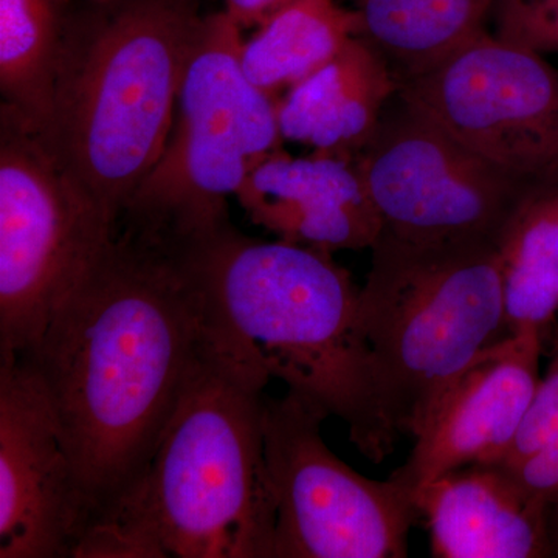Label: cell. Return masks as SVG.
<instances>
[{
    "instance_id": "4fadbf2b",
    "label": "cell",
    "mask_w": 558,
    "mask_h": 558,
    "mask_svg": "<svg viewBox=\"0 0 558 558\" xmlns=\"http://www.w3.org/2000/svg\"><path fill=\"white\" fill-rule=\"evenodd\" d=\"M236 199L278 240L329 253L371 248L381 233L355 157L279 149L253 168Z\"/></svg>"
},
{
    "instance_id": "9a60e30c",
    "label": "cell",
    "mask_w": 558,
    "mask_h": 558,
    "mask_svg": "<svg viewBox=\"0 0 558 558\" xmlns=\"http://www.w3.org/2000/svg\"><path fill=\"white\" fill-rule=\"evenodd\" d=\"M396 92L398 78L388 62L355 36L339 57L279 100L282 140L319 154L355 157L373 137Z\"/></svg>"
},
{
    "instance_id": "e0dca14e",
    "label": "cell",
    "mask_w": 558,
    "mask_h": 558,
    "mask_svg": "<svg viewBox=\"0 0 558 558\" xmlns=\"http://www.w3.org/2000/svg\"><path fill=\"white\" fill-rule=\"evenodd\" d=\"M357 32V14L337 0H299L244 40L242 70L279 100V92H289L339 57Z\"/></svg>"
},
{
    "instance_id": "3957f363",
    "label": "cell",
    "mask_w": 558,
    "mask_h": 558,
    "mask_svg": "<svg viewBox=\"0 0 558 558\" xmlns=\"http://www.w3.org/2000/svg\"><path fill=\"white\" fill-rule=\"evenodd\" d=\"M204 0H68L40 142L117 222L174 123Z\"/></svg>"
},
{
    "instance_id": "7c38bea8",
    "label": "cell",
    "mask_w": 558,
    "mask_h": 558,
    "mask_svg": "<svg viewBox=\"0 0 558 558\" xmlns=\"http://www.w3.org/2000/svg\"><path fill=\"white\" fill-rule=\"evenodd\" d=\"M545 341L542 333L521 332L487 348L439 400L391 476L416 490L450 470L499 464L537 391Z\"/></svg>"
},
{
    "instance_id": "ffe728a7",
    "label": "cell",
    "mask_w": 558,
    "mask_h": 558,
    "mask_svg": "<svg viewBox=\"0 0 558 558\" xmlns=\"http://www.w3.org/2000/svg\"><path fill=\"white\" fill-rule=\"evenodd\" d=\"M549 362L509 453L499 464L529 490L558 499V323L549 337Z\"/></svg>"
},
{
    "instance_id": "6da1fadb",
    "label": "cell",
    "mask_w": 558,
    "mask_h": 558,
    "mask_svg": "<svg viewBox=\"0 0 558 558\" xmlns=\"http://www.w3.org/2000/svg\"><path fill=\"white\" fill-rule=\"evenodd\" d=\"M227 337L191 236L117 219L100 255L20 357L60 421L90 529L138 486L183 396Z\"/></svg>"
},
{
    "instance_id": "ba28073f",
    "label": "cell",
    "mask_w": 558,
    "mask_h": 558,
    "mask_svg": "<svg viewBox=\"0 0 558 558\" xmlns=\"http://www.w3.org/2000/svg\"><path fill=\"white\" fill-rule=\"evenodd\" d=\"M328 414L299 392L264 398V449L275 501L274 558H403L418 517L395 476L360 475L326 446Z\"/></svg>"
},
{
    "instance_id": "277c9868",
    "label": "cell",
    "mask_w": 558,
    "mask_h": 558,
    "mask_svg": "<svg viewBox=\"0 0 558 558\" xmlns=\"http://www.w3.org/2000/svg\"><path fill=\"white\" fill-rule=\"evenodd\" d=\"M191 253L220 322L271 379L347 422L360 453L384 462L399 435L381 409L349 271L325 250L255 240L230 220L191 236Z\"/></svg>"
},
{
    "instance_id": "ac0fdd59",
    "label": "cell",
    "mask_w": 558,
    "mask_h": 558,
    "mask_svg": "<svg viewBox=\"0 0 558 558\" xmlns=\"http://www.w3.org/2000/svg\"><path fill=\"white\" fill-rule=\"evenodd\" d=\"M498 247L508 336L548 339L558 315V185L521 204Z\"/></svg>"
},
{
    "instance_id": "8fae6325",
    "label": "cell",
    "mask_w": 558,
    "mask_h": 558,
    "mask_svg": "<svg viewBox=\"0 0 558 558\" xmlns=\"http://www.w3.org/2000/svg\"><path fill=\"white\" fill-rule=\"evenodd\" d=\"M92 521L38 374L0 362V558H73Z\"/></svg>"
},
{
    "instance_id": "2e32d148",
    "label": "cell",
    "mask_w": 558,
    "mask_h": 558,
    "mask_svg": "<svg viewBox=\"0 0 558 558\" xmlns=\"http://www.w3.org/2000/svg\"><path fill=\"white\" fill-rule=\"evenodd\" d=\"M497 2L355 0L357 36L398 69L399 81L438 64L480 35Z\"/></svg>"
},
{
    "instance_id": "30bf717a",
    "label": "cell",
    "mask_w": 558,
    "mask_h": 558,
    "mask_svg": "<svg viewBox=\"0 0 558 558\" xmlns=\"http://www.w3.org/2000/svg\"><path fill=\"white\" fill-rule=\"evenodd\" d=\"M355 160L381 231L407 241L499 244L517 209L538 191L481 159L399 97Z\"/></svg>"
},
{
    "instance_id": "44dd1931",
    "label": "cell",
    "mask_w": 558,
    "mask_h": 558,
    "mask_svg": "<svg viewBox=\"0 0 558 558\" xmlns=\"http://www.w3.org/2000/svg\"><path fill=\"white\" fill-rule=\"evenodd\" d=\"M497 36L537 53H558V0H498Z\"/></svg>"
},
{
    "instance_id": "7402d4cb",
    "label": "cell",
    "mask_w": 558,
    "mask_h": 558,
    "mask_svg": "<svg viewBox=\"0 0 558 558\" xmlns=\"http://www.w3.org/2000/svg\"><path fill=\"white\" fill-rule=\"evenodd\" d=\"M299 0H226V13L241 28L260 27L279 11Z\"/></svg>"
},
{
    "instance_id": "8992f818",
    "label": "cell",
    "mask_w": 558,
    "mask_h": 558,
    "mask_svg": "<svg viewBox=\"0 0 558 558\" xmlns=\"http://www.w3.org/2000/svg\"><path fill=\"white\" fill-rule=\"evenodd\" d=\"M242 44L226 11L207 14L163 154L119 218L183 236L216 229L253 168L281 149L279 100L245 76Z\"/></svg>"
},
{
    "instance_id": "7a4b0ae2",
    "label": "cell",
    "mask_w": 558,
    "mask_h": 558,
    "mask_svg": "<svg viewBox=\"0 0 558 558\" xmlns=\"http://www.w3.org/2000/svg\"><path fill=\"white\" fill-rule=\"evenodd\" d=\"M271 376L229 332L179 403L148 472L75 558H274L264 449Z\"/></svg>"
},
{
    "instance_id": "52a82bcc",
    "label": "cell",
    "mask_w": 558,
    "mask_h": 558,
    "mask_svg": "<svg viewBox=\"0 0 558 558\" xmlns=\"http://www.w3.org/2000/svg\"><path fill=\"white\" fill-rule=\"evenodd\" d=\"M116 222L0 109V362L40 339Z\"/></svg>"
},
{
    "instance_id": "603a6c76",
    "label": "cell",
    "mask_w": 558,
    "mask_h": 558,
    "mask_svg": "<svg viewBox=\"0 0 558 558\" xmlns=\"http://www.w3.org/2000/svg\"><path fill=\"white\" fill-rule=\"evenodd\" d=\"M549 529L554 557H558V499L557 501L550 502Z\"/></svg>"
},
{
    "instance_id": "5b68a950",
    "label": "cell",
    "mask_w": 558,
    "mask_h": 558,
    "mask_svg": "<svg viewBox=\"0 0 558 558\" xmlns=\"http://www.w3.org/2000/svg\"><path fill=\"white\" fill-rule=\"evenodd\" d=\"M359 293L381 409L416 438L451 385L508 336L498 242H414L381 231Z\"/></svg>"
},
{
    "instance_id": "d6986e66",
    "label": "cell",
    "mask_w": 558,
    "mask_h": 558,
    "mask_svg": "<svg viewBox=\"0 0 558 558\" xmlns=\"http://www.w3.org/2000/svg\"><path fill=\"white\" fill-rule=\"evenodd\" d=\"M68 0H0L2 110L36 135L49 126Z\"/></svg>"
},
{
    "instance_id": "5bb4252c",
    "label": "cell",
    "mask_w": 558,
    "mask_h": 558,
    "mask_svg": "<svg viewBox=\"0 0 558 558\" xmlns=\"http://www.w3.org/2000/svg\"><path fill=\"white\" fill-rule=\"evenodd\" d=\"M436 558H546L550 505L502 464L450 470L414 490Z\"/></svg>"
},
{
    "instance_id": "9c48e42d",
    "label": "cell",
    "mask_w": 558,
    "mask_h": 558,
    "mask_svg": "<svg viewBox=\"0 0 558 558\" xmlns=\"http://www.w3.org/2000/svg\"><path fill=\"white\" fill-rule=\"evenodd\" d=\"M396 95L529 189L558 185V69L542 53L483 31Z\"/></svg>"
}]
</instances>
